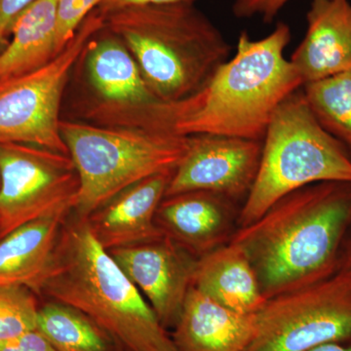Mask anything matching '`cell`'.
I'll list each match as a JSON object with an SVG mask.
<instances>
[{
    "mask_svg": "<svg viewBox=\"0 0 351 351\" xmlns=\"http://www.w3.org/2000/svg\"><path fill=\"white\" fill-rule=\"evenodd\" d=\"M291 41L288 25L253 40L241 32L228 59L195 93L159 101L145 110L147 128L189 137L216 135L263 141L274 112L302 83L284 56Z\"/></svg>",
    "mask_w": 351,
    "mask_h": 351,
    "instance_id": "1",
    "label": "cell"
},
{
    "mask_svg": "<svg viewBox=\"0 0 351 351\" xmlns=\"http://www.w3.org/2000/svg\"><path fill=\"white\" fill-rule=\"evenodd\" d=\"M350 228L351 182H318L284 196L228 242L250 261L269 300L332 276Z\"/></svg>",
    "mask_w": 351,
    "mask_h": 351,
    "instance_id": "2",
    "label": "cell"
},
{
    "mask_svg": "<svg viewBox=\"0 0 351 351\" xmlns=\"http://www.w3.org/2000/svg\"><path fill=\"white\" fill-rule=\"evenodd\" d=\"M41 294L82 311L125 351H178L149 302L95 239L85 218L64 221Z\"/></svg>",
    "mask_w": 351,
    "mask_h": 351,
    "instance_id": "3",
    "label": "cell"
},
{
    "mask_svg": "<svg viewBox=\"0 0 351 351\" xmlns=\"http://www.w3.org/2000/svg\"><path fill=\"white\" fill-rule=\"evenodd\" d=\"M108 27L137 62L160 101L200 89L230 58V43L193 2L134 7L108 14Z\"/></svg>",
    "mask_w": 351,
    "mask_h": 351,
    "instance_id": "4",
    "label": "cell"
},
{
    "mask_svg": "<svg viewBox=\"0 0 351 351\" xmlns=\"http://www.w3.org/2000/svg\"><path fill=\"white\" fill-rule=\"evenodd\" d=\"M325 182H351L350 152L320 125L299 89L283 101L270 120L257 178L237 225H250L284 196Z\"/></svg>",
    "mask_w": 351,
    "mask_h": 351,
    "instance_id": "5",
    "label": "cell"
},
{
    "mask_svg": "<svg viewBox=\"0 0 351 351\" xmlns=\"http://www.w3.org/2000/svg\"><path fill=\"white\" fill-rule=\"evenodd\" d=\"M61 133L80 178L73 211L80 218L129 186L175 170L189 140L145 127L110 129L69 121L61 122Z\"/></svg>",
    "mask_w": 351,
    "mask_h": 351,
    "instance_id": "6",
    "label": "cell"
},
{
    "mask_svg": "<svg viewBox=\"0 0 351 351\" xmlns=\"http://www.w3.org/2000/svg\"><path fill=\"white\" fill-rule=\"evenodd\" d=\"M255 321L246 351H308L351 341V271L339 263L327 278L270 298Z\"/></svg>",
    "mask_w": 351,
    "mask_h": 351,
    "instance_id": "7",
    "label": "cell"
},
{
    "mask_svg": "<svg viewBox=\"0 0 351 351\" xmlns=\"http://www.w3.org/2000/svg\"><path fill=\"white\" fill-rule=\"evenodd\" d=\"M103 25V16H90L47 64L0 82V145H36L69 156L60 119L64 87L73 66Z\"/></svg>",
    "mask_w": 351,
    "mask_h": 351,
    "instance_id": "8",
    "label": "cell"
},
{
    "mask_svg": "<svg viewBox=\"0 0 351 351\" xmlns=\"http://www.w3.org/2000/svg\"><path fill=\"white\" fill-rule=\"evenodd\" d=\"M80 178L68 154L0 145V239L25 223L75 210Z\"/></svg>",
    "mask_w": 351,
    "mask_h": 351,
    "instance_id": "9",
    "label": "cell"
},
{
    "mask_svg": "<svg viewBox=\"0 0 351 351\" xmlns=\"http://www.w3.org/2000/svg\"><path fill=\"white\" fill-rule=\"evenodd\" d=\"M189 147L176 167L165 197L207 191L230 200L245 197L257 178L263 141L226 136H189Z\"/></svg>",
    "mask_w": 351,
    "mask_h": 351,
    "instance_id": "10",
    "label": "cell"
},
{
    "mask_svg": "<svg viewBox=\"0 0 351 351\" xmlns=\"http://www.w3.org/2000/svg\"><path fill=\"white\" fill-rule=\"evenodd\" d=\"M108 253L149 302L162 326L172 329L193 287L197 258L165 235Z\"/></svg>",
    "mask_w": 351,
    "mask_h": 351,
    "instance_id": "11",
    "label": "cell"
},
{
    "mask_svg": "<svg viewBox=\"0 0 351 351\" xmlns=\"http://www.w3.org/2000/svg\"><path fill=\"white\" fill-rule=\"evenodd\" d=\"M173 172L158 173L129 186L85 218L95 239L106 250L164 237L157 226L156 214Z\"/></svg>",
    "mask_w": 351,
    "mask_h": 351,
    "instance_id": "12",
    "label": "cell"
},
{
    "mask_svg": "<svg viewBox=\"0 0 351 351\" xmlns=\"http://www.w3.org/2000/svg\"><path fill=\"white\" fill-rule=\"evenodd\" d=\"M306 22V36L290 59L302 86L351 75L350 0H313Z\"/></svg>",
    "mask_w": 351,
    "mask_h": 351,
    "instance_id": "13",
    "label": "cell"
},
{
    "mask_svg": "<svg viewBox=\"0 0 351 351\" xmlns=\"http://www.w3.org/2000/svg\"><path fill=\"white\" fill-rule=\"evenodd\" d=\"M232 218V200L207 191H191L164 197L156 223L165 237L198 258L226 244Z\"/></svg>",
    "mask_w": 351,
    "mask_h": 351,
    "instance_id": "14",
    "label": "cell"
},
{
    "mask_svg": "<svg viewBox=\"0 0 351 351\" xmlns=\"http://www.w3.org/2000/svg\"><path fill=\"white\" fill-rule=\"evenodd\" d=\"M172 329L178 351H246L255 335V314L226 308L191 287Z\"/></svg>",
    "mask_w": 351,
    "mask_h": 351,
    "instance_id": "15",
    "label": "cell"
},
{
    "mask_svg": "<svg viewBox=\"0 0 351 351\" xmlns=\"http://www.w3.org/2000/svg\"><path fill=\"white\" fill-rule=\"evenodd\" d=\"M69 216L36 219L0 239V287L19 286L41 294Z\"/></svg>",
    "mask_w": 351,
    "mask_h": 351,
    "instance_id": "16",
    "label": "cell"
},
{
    "mask_svg": "<svg viewBox=\"0 0 351 351\" xmlns=\"http://www.w3.org/2000/svg\"><path fill=\"white\" fill-rule=\"evenodd\" d=\"M193 287L242 314H256L267 302L250 261L230 242L197 258Z\"/></svg>",
    "mask_w": 351,
    "mask_h": 351,
    "instance_id": "17",
    "label": "cell"
},
{
    "mask_svg": "<svg viewBox=\"0 0 351 351\" xmlns=\"http://www.w3.org/2000/svg\"><path fill=\"white\" fill-rule=\"evenodd\" d=\"M58 0H36L18 16L0 51V82L41 68L58 55Z\"/></svg>",
    "mask_w": 351,
    "mask_h": 351,
    "instance_id": "18",
    "label": "cell"
},
{
    "mask_svg": "<svg viewBox=\"0 0 351 351\" xmlns=\"http://www.w3.org/2000/svg\"><path fill=\"white\" fill-rule=\"evenodd\" d=\"M87 54L90 80L105 100L143 110L160 101L145 82L135 58L121 41L108 38L92 40Z\"/></svg>",
    "mask_w": 351,
    "mask_h": 351,
    "instance_id": "19",
    "label": "cell"
},
{
    "mask_svg": "<svg viewBox=\"0 0 351 351\" xmlns=\"http://www.w3.org/2000/svg\"><path fill=\"white\" fill-rule=\"evenodd\" d=\"M36 330L57 351H125L86 314L53 300L39 306Z\"/></svg>",
    "mask_w": 351,
    "mask_h": 351,
    "instance_id": "20",
    "label": "cell"
},
{
    "mask_svg": "<svg viewBox=\"0 0 351 351\" xmlns=\"http://www.w3.org/2000/svg\"><path fill=\"white\" fill-rule=\"evenodd\" d=\"M302 92L321 126L351 151V75L307 83Z\"/></svg>",
    "mask_w": 351,
    "mask_h": 351,
    "instance_id": "21",
    "label": "cell"
},
{
    "mask_svg": "<svg viewBox=\"0 0 351 351\" xmlns=\"http://www.w3.org/2000/svg\"><path fill=\"white\" fill-rule=\"evenodd\" d=\"M39 306L29 289L0 287V341L36 330Z\"/></svg>",
    "mask_w": 351,
    "mask_h": 351,
    "instance_id": "22",
    "label": "cell"
},
{
    "mask_svg": "<svg viewBox=\"0 0 351 351\" xmlns=\"http://www.w3.org/2000/svg\"><path fill=\"white\" fill-rule=\"evenodd\" d=\"M103 0H58L56 48L58 54L68 45L88 14Z\"/></svg>",
    "mask_w": 351,
    "mask_h": 351,
    "instance_id": "23",
    "label": "cell"
},
{
    "mask_svg": "<svg viewBox=\"0 0 351 351\" xmlns=\"http://www.w3.org/2000/svg\"><path fill=\"white\" fill-rule=\"evenodd\" d=\"M290 0H235L233 14L239 18L261 16L263 22L270 23Z\"/></svg>",
    "mask_w": 351,
    "mask_h": 351,
    "instance_id": "24",
    "label": "cell"
},
{
    "mask_svg": "<svg viewBox=\"0 0 351 351\" xmlns=\"http://www.w3.org/2000/svg\"><path fill=\"white\" fill-rule=\"evenodd\" d=\"M0 351H57L38 330L0 341Z\"/></svg>",
    "mask_w": 351,
    "mask_h": 351,
    "instance_id": "25",
    "label": "cell"
},
{
    "mask_svg": "<svg viewBox=\"0 0 351 351\" xmlns=\"http://www.w3.org/2000/svg\"><path fill=\"white\" fill-rule=\"evenodd\" d=\"M34 1L36 0H0V51L8 43L13 23Z\"/></svg>",
    "mask_w": 351,
    "mask_h": 351,
    "instance_id": "26",
    "label": "cell"
},
{
    "mask_svg": "<svg viewBox=\"0 0 351 351\" xmlns=\"http://www.w3.org/2000/svg\"><path fill=\"white\" fill-rule=\"evenodd\" d=\"M195 0H103L100 8L103 14H110L124 9L147 5H161V4L182 3L193 2Z\"/></svg>",
    "mask_w": 351,
    "mask_h": 351,
    "instance_id": "27",
    "label": "cell"
},
{
    "mask_svg": "<svg viewBox=\"0 0 351 351\" xmlns=\"http://www.w3.org/2000/svg\"><path fill=\"white\" fill-rule=\"evenodd\" d=\"M308 351H351V341L326 343Z\"/></svg>",
    "mask_w": 351,
    "mask_h": 351,
    "instance_id": "28",
    "label": "cell"
},
{
    "mask_svg": "<svg viewBox=\"0 0 351 351\" xmlns=\"http://www.w3.org/2000/svg\"><path fill=\"white\" fill-rule=\"evenodd\" d=\"M341 265L351 271V239L348 245H346V248L343 249Z\"/></svg>",
    "mask_w": 351,
    "mask_h": 351,
    "instance_id": "29",
    "label": "cell"
},
{
    "mask_svg": "<svg viewBox=\"0 0 351 351\" xmlns=\"http://www.w3.org/2000/svg\"><path fill=\"white\" fill-rule=\"evenodd\" d=\"M350 1H351V0H350Z\"/></svg>",
    "mask_w": 351,
    "mask_h": 351,
    "instance_id": "30",
    "label": "cell"
}]
</instances>
